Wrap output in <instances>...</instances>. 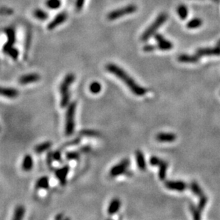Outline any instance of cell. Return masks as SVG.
<instances>
[{
  "instance_id": "cell-34",
  "label": "cell",
  "mask_w": 220,
  "mask_h": 220,
  "mask_svg": "<svg viewBox=\"0 0 220 220\" xmlns=\"http://www.w3.org/2000/svg\"><path fill=\"white\" fill-rule=\"evenodd\" d=\"M207 201H208V198H207V197L205 195H203L202 197H199V201L197 205V208L199 209L201 212L204 209L205 206H206Z\"/></svg>"
},
{
  "instance_id": "cell-24",
  "label": "cell",
  "mask_w": 220,
  "mask_h": 220,
  "mask_svg": "<svg viewBox=\"0 0 220 220\" xmlns=\"http://www.w3.org/2000/svg\"><path fill=\"white\" fill-rule=\"evenodd\" d=\"M33 15L36 19L39 20H46L48 18V14L47 12L42 10L41 9H36L33 12Z\"/></svg>"
},
{
  "instance_id": "cell-33",
  "label": "cell",
  "mask_w": 220,
  "mask_h": 220,
  "mask_svg": "<svg viewBox=\"0 0 220 220\" xmlns=\"http://www.w3.org/2000/svg\"><path fill=\"white\" fill-rule=\"evenodd\" d=\"M80 135L82 136H86V137H92V138H95V137H99L100 134L99 132H97L94 130H88V129H85L80 132Z\"/></svg>"
},
{
  "instance_id": "cell-21",
  "label": "cell",
  "mask_w": 220,
  "mask_h": 220,
  "mask_svg": "<svg viewBox=\"0 0 220 220\" xmlns=\"http://www.w3.org/2000/svg\"><path fill=\"white\" fill-rule=\"evenodd\" d=\"M158 167H160L158 172V177L160 180H165L166 178V173H167L168 164L165 161L161 160L160 163L158 164Z\"/></svg>"
},
{
  "instance_id": "cell-16",
  "label": "cell",
  "mask_w": 220,
  "mask_h": 220,
  "mask_svg": "<svg viewBox=\"0 0 220 220\" xmlns=\"http://www.w3.org/2000/svg\"><path fill=\"white\" fill-rule=\"evenodd\" d=\"M121 207V200L118 198H114L110 202V204L108 205V213L110 215H113L115 214H116L117 212L119 211L120 208Z\"/></svg>"
},
{
  "instance_id": "cell-44",
  "label": "cell",
  "mask_w": 220,
  "mask_h": 220,
  "mask_svg": "<svg viewBox=\"0 0 220 220\" xmlns=\"http://www.w3.org/2000/svg\"><path fill=\"white\" fill-rule=\"evenodd\" d=\"M218 46H220V40L218 41Z\"/></svg>"
},
{
  "instance_id": "cell-9",
  "label": "cell",
  "mask_w": 220,
  "mask_h": 220,
  "mask_svg": "<svg viewBox=\"0 0 220 220\" xmlns=\"http://www.w3.org/2000/svg\"><path fill=\"white\" fill-rule=\"evenodd\" d=\"M70 167L67 165H63V167L57 168L55 170V176L57 178V180L59 181L60 184L62 185H64L66 183L67 176L69 172Z\"/></svg>"
},
{
  "instance_id": "cell-4",
  "label": "cell",
  "mask_w": 220,
  "mask_h": 220,
  "mask_svg": "<svg viewBox=\"0 0 220 220\" xmlns=\"http://www.w3.org/2000/svg\"><path fill=\"white\" fill-rule=\"evenodd\" d=\"M167 15L165 13H161L159 14L154 22L150 24V26L144 31V33L142 34L140 39L143 41H147L152 37L153 35L156 34V31L163 24L167 21Z\"/></svg>"
},
{
  "instance_id": "cell-31",
  "label": "cell",
  "mask_w": 220,
  "mask_h": 220,
  "mask_svg": "<svg viewBox=\"0 0 220 220\" xmlns=\"http://www.w3.org/2000/svg\"><path fill=\"white\" fill-rule=\"evenodd\" d=\"M80 141H81V138H80V137H76V138H73L72 140L65 143L62 147H61L60 149L61 150H63V149L68 148V147L77 145L80 143Z\"/></svg>"
},
{
  "instance_id": "cell-10",
  "label": "cell",
  "mask_w": 220,
  "mask_h": 220,
  "mask_svg": "<svg viewBox=\"0 0 220 220\" xmlns=\"http://www.w3.org/2000/svg\"><path fill=\"white\" fill-rule=\"evenodd\" d=\"M68 15L64 11L60 12L59 14H58L57 16H56L51 21H50L48 23L47 26V29L48 30H53L57 27L58 26H59L60 24H62V23L64 22V21L67 19Z\"/></svg>"
},
{
  "instance_id": "cell-36",
  "label": "cell",
  "mask_w": 220,
  "mask_h": 220,
  "mask_svg": "<svg viewBox=\"0 0 220 220\" xmlns=\"http://www.w3.org/2000/svg\"><path fill=\"white\" fill-rule=\"evenodd\" d=\"M62 150H61V149H58V150H55L54 152L52 153L53 160L57 161V162H59V163H62Z\"/></svg>"
},
{
  "instance_id": "cell-13",
  "label": "cell",
  "mask_w": 220,
  "mask_h": 220,
  "mask_svg": "<svg viewBox=\"0 0 220 220\" xmlns=\"http://www.w3.org/2000/svg\"><path fill=\"white\" fill-rule=\"evenodd\" d=\"M198 57H209V56H220V46L214 48H199L197 51Z\"/></svg>"
},
{
  "instance_id": "cell-35",
  "label": "cell",
  "mask_w": 220,
  "mask_h": 220,
  "mask_svg": "<svg viewBox=\"0 0 220 220\" xmlns=\"http://www.w3.org/2000/svg\"><path fill=\"white\" fill-rule=\"evenodd\" d=\"M7 54H8L11 58H13L14 60H16L17 59V58L19 57V50L17 49L16 48H14L13 46V47L10 48V50L7 52Z\"/></svg>"
},
{
  "instance_id": "cell-3",
  "label": "cell",
  "mask_w": 220,
  "mask_h": 220,
  "mask_svg": "<svg viewBox=\"0 0 220 220\" xmlns=\"http://www.w3.org/2000/svg\"><path fill=\"white\" fill-rule=\"evenodd\" d=\"M76 110V103H70L67 106L65 120V135H71L75 131V114Z\"/></svg>"
},
{
  "instance_id": "cell-18",
  "label": "cell",
  "mask_w": 220,
  "mask_h": 220,
  "mask_svg": "<svg viewBox=\"0 0 220 220\" xmlns=\"http://www.w3.org/2000/svg\"><path fill=\"white\" fill-rule=\"evenodd\" d=\"M34 166V160L31 155H26L21 163V168L25 172H29L31 170Z\"/></svg>"
},
{
  "instance_id": "cell-23",
  "label": "cell",
  "mask_w": 220,
  "mask_h": 220,
  "mask_svg": "<svg viewBox=\"0 0 220 220\" xmlns=\"http://www.w3.org/2000/svg\"><path fill=\"white\" fill-rule=\"evenodd\" d=\"M25 207L22 206V205H18L15 208V209H14L13 219L20 220L23 219L24 214H25Z\"/></svg>"
},
{
  "instance_id": "cell-28",
  "label": "cell",
  "mask_w": 220,
  "mask_h": 220,
  "mask_svg": "<svg viewBox=\"0 0 220 220\" xmlns=\"http://www.w3.org/2000/svg\"><path fill=\"white\" fill-rule=\"evenodd\" d=\"M177 11L178 15L180 16V18L181 19H182V20H184V19L187 18L188 16V13H189L187 7L184 5V4H181V5L178 6L177 9Z\"/></svg>"
},
{
  "instance_id": "cell-1",
  "label": "cell",
  "mask_w": 220,
  "mask_h": 220,
  "mask_svg": "<svg viewBox=\"0 0 220 220\" xmlns=\"http://www.w3.org/2000/svg\"><path fill=\"white\" fill-rule=\"evenodd\" d=\"M106 69L109 73L116 76L118 79L122 80L135 96H144L147 93L146 89L137 84L135 80L130 76L126 71H124L118 65L115 64V63H108L106 66Z\"/></svg>"
},
{
  "instance_id": "cell-40",
  "label": "cell",
  "mask_w": 220,
  "mask_h": 220,
  "mask_svg": "<svg viewBox=\"0 0 220 220\" xmlns=\"http://www.w3.org/2000/svg\"><path fill=\"white\" fill-rule=\"evenodd\" d=\"M84 2H85V0H76V7L78 11L81 10V9L84 5Z\"/></svg>"
},
{
  "instance_id": "cell-17",
  "label": "cell",
  "mask_w": 220,
  "mask_h": 220,
  "mask_svg": "<svg viewBox=\"0 0 220 220\" xmlns=\"http://www.w3.org/2000/svg\"><path fill=\"white\" fill-rule=\"evenodd\" d=\"M2 96L8 98V99H14L18 96L19 91L14 88H1Z\"/></svg>"
},
{
  "instance_id": "cell-15",
  "label": "cell",
  "mask_w": 220,
  "mask_h": 220,
  "mask_svg": "<svg viewBox=\"0 0 220 220\" xmlns=\"http://www.w3.org/2000/svg\"><path fill=\"white\" fill-rule=\"evenodd\" d=\"M135 160L139 170L141 171H145L146 170V161L145 155L140 150L135 151Z\"/></svg>"
},
{
  "instance_id": "cell-6",
  "label": "cell",
  "mask_w": 220,
  "mask_h": 220,
  "mask_svg": "<svg viewBox=\"0 0 220 220\" xmlns=\"http://www.w3.org/2000/svg\"><path fill=\"white\" fill-rule=\"evenodd\" d=\"M130 164L131 162L129 159H123V160H121L117 165L112 167L111 170H110V175L112 177H116L119 175L126 174L128 171V167L130 166Z\"/></svg>"
},
{
  "instance_id": "cell-29",
  "label": "cell",
  "mask_w": 220,
  "mask_h": 220,
  "mask_svg": "<svg viewBox=\"0 0 220 220\" xmlns=\"http://www.w3.org/2000/svg\"><path fill=\"white\" fill-rule=\"evenodd\" d=\"M46 6L48 9L55 10L60 8V7L62 6V2L61 0H46Z\"/></svg>"
},
{
  "instance_id": "cell-12",
  "label": "cell",
  "mask_w": 220,
  "mask_h": 220,
  "mask_svg": "<svg viewBox=\"0 0 220 220\" xmlns=\"http://www.w3.org/2000/svg\"><path fill=\"white\" fill-rule=\"evenodd\" d=\"M41 76L38 73H31L21 76L19 79V83L21 85H26L39 80Z\"/></svg>"
},
{
  "instance_id": "cell-19",
  "label": "cell",
  "mask_w": 220,
  "mask_h": 220,
  "mask_svg": "<svg viewBox=\"0 0 220 220\" xmlns=\"http://www.w3.org/2000/svg\"><path fill=\"white\" fill-rule=\"evenodd\" d=\"M49 187V179L46 176H43L39 178L36 182L35 187L36 189L46 190Z\"/></svg>"
},
{
  "instance_id": "cell-41",
  "label": "cell",
  "mask_w": 220,
  "mask_h": 220,
  "mask_svg": "<svg viewBox=\"0 0 220 220\" xmlns=\"http://www.w3.org/2000/svg\"><path fill=\"white\" fill-rule=\"evenodd\" d=\"M91 150V148L89 145H83L79 148V151L80 153H89Z\"/></svg>"
},
{
  "instance_id": "cell-32",
  "label": "cell",
  "mask_w": 220,
  "mask_h": 220,
  "mask_svg": "<svg viewBox=\"0 0 220 220\" xmlns=\"http://www.w3.org/2000/svg\"><path fill=\"white\" fill-rule=\"evenodd\" d=\"M190 212L192 214L193 218L195 219L199 220L201 219V211L197 208V206H195V204H191L190 205Z\"/></svg>"
},
{
  "instance_id": "cell-5",
  "label": "cell",
  "mask_w": 220,
  "mask_h": 220,
  "mask_svg": "<svg viewBox=\"0 0 220 220\" xmlns=\"http://www.w3.org/2000/svg\"><path fill=\"white\" fill-rule=\"evenodd\" d=\"M137 9H138L137 7L134 4H129V5L122 7L121 9L111 11L109 14H108L107 18L110 21L116 20L117 19L121 18V17L128 15V14L134 13L137 11Z\"/></svg>"
},
{
  "instance_id": "cell-38",
  "label": "cell",
  "mask_w": 220,
  "mask_h": 220,
  "mask_svg": "<svg viewBox=\"0 0 220 220\" xmlns=\"http://www.w3.org/2000/svg\"><path fill=\"white\" fill-rule=\"evenodd\" d=\"M156 48H158L157 46L151 45V44H147L145 46H144L143 49L144 51H145V52H152V51H155Z\"/></svg>"
},
{
  "instance_id": "cell-25",
  "label": "cell",
  "mask_w": 220,
  "mask_h": 220,
  "mask_svg": "<svg viewBox=\"0 0 220 220\" xmlns=\"http://www.w3.org/2000/svg\"><path fill=\"white\" fill-rule=\"evenodd\" d=\"M190 186L193 194L197 195V196L199 197H201L203 196V195H204V192L202 191L201 187L199 186V185H198L196 182H192L191 184H190Z\"/></svg>"
},
{
  "instance_id": "cell-30",
  "label": "cell",
  "mask_w": 220,
  "mask_h": 220,
  "mask_svg": "<svg viewBox=\"0 0 220 220\" xmlns=\"http://www.w3.org/2000/svg\"><path fill=\"white\" fill-rule=\"evenodd\" d=\"M80 152L76 151H68L65 153V158L67 160H79L80 157Z\"/></svg>"
},
{
  "instance_id": "cell-42",
  "label": "cell",
  "mask_w": 220,
  "mask_h": 220,
  "mask_svg": "<svg viewBox=\"0 0 220 220\" xmlns=\"http://www.w3.org/2000/svg\"><path fill=\"white\" fill-rule=\"evenodd\" d=\"M55 219H63V214H57V216L55 217Z\"/></svg>"
},
{
  "instance_id": "cell-37",
  "label": "cell",
  "mask_w": 220,
  "mask_h": 220,
  "mask_svg": "<svg viewBox=\"0 0 220 220\" xmlns=\"http://www.w3.org/2000/svg\"><path fill=\"white\" fill-rule=\"evenodd\" d=\"M160 159L156 156H152L150 159V164L152 166H158V164L160 162Z\"/></svg>"
},
{
  "instance_id": "cell-20",
  "label": "cell",
  "mask_w": 220,
  "mask_h": 220,
  "mask_svg": "<svg viewBox=\"0 0 220 220\" xmlns=\"http://www.w3.org/2000/svg\"><path fill=\"white\" fill-rule=\"evenodd\" d=\"M200 57H198L196 54L195 56H190L186 54H182L178 57V61L182 63H195L198 62L199 58Z\"/></svg>"
},
{
  "instance_id": "cell-7",
  "label": "cell",
  "mask_w": 220,
  "mask_h": 220,
  "mask_svg": "<svg viewBox=\"0 0 220 220\" xmlns=\"http://www.w3.org/2000/svg\"><path fill=\"white\" fill-rule=\"evenodd\" d=\"M4 33L7 37V41L3 46V52L7 53L16 42V32L14 28L7 27L4 29Z\"/></svg>"
},
{
  "instance_id": "cell-43",
  "label": "cell",
  "mask_w": 220,
  "mask_h": 220,
  "mask_svg": "<svg viewBox=\"0 0 220 220\" xmlns=\"http://www.w3.org/2000/svg\"><path fill=\"white\" fill-rule=\"evenodd\" d=\"M212 1H213L214 2H217V3H219V2H220V0H212Z\"/></svg>"
},
{
  "instance_id": "cell-26",
  "label": "cell",
  "mask_w": 220,
  "mask_h": 220,
  "mask_svg": "<svg viewBox=\"0 0 220 220\" xmlns=\"http://www.w3.org/2000/svg\"><path fill=\"white\" fill-rule=\"evenodd\" d=\"M202 24V20L199 18H194L189 21L187 24V27L190 29H197L200 27Z\"/></svg>"
},
{
  "instance_id": "cell-39",
  "label": "cell",
  "mask_w": 220,
  "mask_h": 220,
  "mask_svg": "<svg viewBox=\"0 0 220 220\" xmlns=\"http://www.w3.org/2000/svg\"><path fill=\"white\" fill-rule=\"evenodd\" d=\"M53 155L52 153L50 152L47 154V158H46V163H47L49 167H52V163H53Z\"/></svg>"
},
{
  "instance_id": "cell-14",
  "label": "cell",
  "mask_w": 220,
  "mask_h": 220,
  "mask_svg": "<svg viewBox=\"0 0 220 220\" xmlns=\"http://www.w3.org/2000/svg\"><path fill=\"white\" fill-rule=\"evenodd\" d=\"M176 135L174 133H160L156 135V140L160 143H171L176 140Z\"/></svg>"
},
{
  "instance_id": "cell-22",
  "label": "cell",
  "mask_w": 220,
  "mask_h": 220,
  "mask_svg": "<svg viewBox=\"0 0 220 220\" xmlns=\"http://www.w3.org/2000/svg\"><path fill=\"white\" fill-rule=\"evenodd\" d=\"M51 145H52V143H51V142L50 141L44 142V143H41L40 144H38L37 145H36L35 148H34V151L37 154L42 153L48 150L51 147Z\"/></svg>"
},
{
  "instance_id": "cell-11",
  "label": "cell",
  "mask_w": 220,
  "mask_h": 220,
  "mask_svg": "<svg viewBox=\"0 0 220 220\" xmlns=\"http://www.w3.org/2000/svg\"><path fill=\"white\" fill-rule=\"evenodd\" d=\"M165 186L167 189L182 192L187 188V185L182 181H166Z\"/></svg>"
},
{
  "instance_id": "cell-2",
  "label": "cell",
  "mask_w": 220,
  "mask_h": 220,
  "mask_svg": "<svg viewBox=\"0 0 220 220\" xmlns=\"http://www.w3.org/2000/svg\"><path fill=\"white\" fill-rule=\"evenodd\" d=\"M76 79L75 75L72 73H69L66 76L63 81L60 85L59 91L61 94L60 106L62 108H66L70 103L71 95H70V87Z\"/></svg>"
},
{
  "instance_id": "cell-27",
  "label": "cell",
  "mask_w": 220,
  "mask_h": 220,
  "mask_svg": "<svg viewBox=\"0 0 220 220\" xmlns=\"http://www.w3.org/2000/svg\"><path fill=\"white\" fill-rule=\"evenodd\" d=\"M102 85L99 81H93L89 85V90L93 94H98L101 91Z\"/></svg>"
},
{
  "instance_id": "cell-8",
  "label": "cell",
  "mask_w": 220,
  "mask_h": 220,
  "mask_svg": "<svg viewBox=\"0 0 220 220\" xmlns=\"http://www.w3.org/2000/svg\"><path fill=\"white\" fill-rule=\"evenodd\" d=\"M156 41L158 43L157 47L158 49L162 51H169L171 50L173 48V44L172 42H170L167 39H165L164 38L163 35H161L160 34H155L154 35Z\"/></svg>"
}]
</instances>
